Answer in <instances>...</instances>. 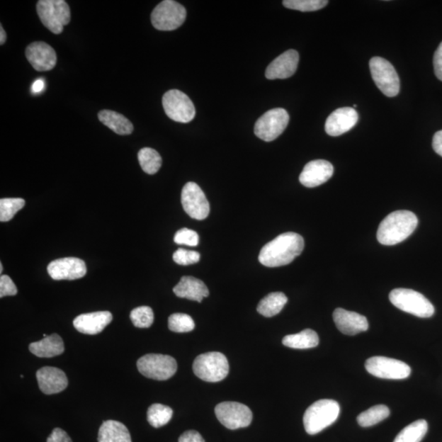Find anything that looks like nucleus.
<instances>
[{
  "label": "nucleus",
  "mask_w": 442,
  "mask_h": 442,
  "mask_svg": "<svg viewBox=\"0 0 442 442\" xmlns=\"http://www.w3.org/2000/svg\"><path fill=\"white\" fill-rule=\"evenodd\" d=\"M304 239L297 233L288 232L278 235L262 247L259 261L266 267H280L290 264L302 254Z\"/></svg>",
  "instance_id": "nucleus-1"
},
{
  "label": "nucleus",
  "mask_w": 442,
  "mask_h": 442,
  "mask_svg": "<svg viewBox=\"0 0 442 442\" xmlns=\"http://www.w3.org/2000/svg\"><path fill=\"white\" fill-rule=\"evenodd\" d=\"M418 223V218L413 212L397 210L382 221L377 232L378 241L386 246L402 243L414 233Z\"/></svg>",
  "instance_id": "nucleus-2"
},
{
  "label": "nucleus",
  "mask_w": 442,
  "mask_h": 442,
  "mask_svg": "<svg viewBox=\"0 0 442 442\" xmlns=\"http://www.w3.org/2000/svg\"><path fill=\"white\" fill-rule=\"evenodd\" d=\"M340 405L334 400L324 399L314 402L305 412V430L310 435H315L329 427L338 419Z\"/></svg>",
  "instance_id": "nucleus-3"
},
{
  "label": "nucleus",
  "mask_w": 442,
  "mask_h": 442,
  "mask_svg": "<svg viewBox=\"0 0 442 442\" xmlns=\"http://www.w3.org/2000/svg\"><path fill=\"white\" fill-rule=\"evenodd\" d=\"M389 299L397 308L419 318H429L435 312L434 305L423 294L412 289H394L389 294Z\"/></svg>",
  "instance_id": "nucleus-4"
},
{
  "label": "nucleus",
  "mask_w": 442,
  "mask_h": 442,
  "mask_svg": "<svg viewBox=\"0 0 442 442\" xmlns=\"http://www.w3.org/2000/svg\"><path fill=\"white\" fill-rule=\"evenodd\" d=\"M193 370L200 380L217 382L228 376L230 366L224 354L212 351L198 356L193 362Z\"/></svg>",
  "instance_id": "nucleus-5"
},
{
  "label": "nucleus",
  "mask_w": 442,
  "mask_h": 442,
  "mask_svg": "<svg viewBox=\"0 0 442 442\" xmlns=\"http://www.w3.org/2000/svg\"><path fill=\"white\" fill-rule=\"evenodd\" d=\"M36 9L41 23L54 34L62 33L70 23V8L64 0H40Z\"/></svg>",
  "instance_id": "nucleus-6"
},
{
  "label": "nucleus",
  "mask_w": 442,
  "mask_h": 442,
  "mask_svg": "<svg viewBox=\"0 0 442 442\" xmlns=\"http://www.w3.org/2000/svg\"><path fill=\"white\" fill-rule=\"evenodd\" d=\"M141 375L151 380L164 381L175 375L177 363L173 357L162 354H147L137 361Z\"/></svg>",
  "instance_id": "nucleus-7"
},
{
  "label": "nucleus",
  "mask_w": 442,
  "mask_h": 442,
  "mask_svg": "<svg viewBox=\"0 0 442 442\" xmlns=\"http://www.w3.org/2000/svg\"><path fill=\"white\" fill-rule=\"evenodd\" d=\"M186 16V9L182 4L173 0H165L154 9L151 21L157 30L171 31L181 28Z\"/></svg>",
  "instance_id": "nucleus-8"
},
{
  "label": "nucleus",
  "mask_w": 442,
  "mask_h": 442,
  "mask_svg": "<svg viewBox=\"0 0 442 442\" xmlns=\"http://www.w3.org/2000/svg\"><path fill=\"white\" fill-rule=\"evenodd\" d=\"M167 117L176 123H188L196 118V110L192 100L178 89L167 91L162 98Z\"/></svg>",
  "instance_id": "nucleus-9"
},
{
  "label": "nucleus",
  "mask_w": 442,
  "mask_h": 442,
  "mask_svg": "<svg viewBox=\"0 0 442 442\" xmlns=\"http://www.w3.org/2000/svg\"><path fill=\"white\" fill-rule=\"evenodd\" d=\"M373 80L387 97L397 96L400 92L398 74L391 62L380 57H373L370 62Z\"/></svg>",
  "instance_id": "nucleus-10"
},
{
  "label": "nucleus",
  "mask_w": 442,
  "mask_h": 442,
  "mask_svg": "<svg viewBox=\"0 0 442 442\" xmlns=\"http://www.w3.org/2000/svg\"><path fill=\"white\" fill-rule=\"evenodd\" d=\"M289 115L285 109L273 108L268 110L257 120L254 132L258 138L271 142L282 135L287 128Z\"/></svg>",
  "instance_id": "nucleus-11"
},
{
  "label": "nucleus",
  "mask_w": 442,
  "mask_h": 442,
  "mask_svg": "<svg viewBox=\"0 0 442 442\" xmlns=\"http://www.w3.org/2000/svg\"><path fill=\"white\" fill-rule=\"evenodd\" d=\"M366 368L373 376L385 380H404L412 373V368L405 363L384 356L370 358L366 363Z\"/></svg>",
  "instance_id": "nucleus-12"
},
{
  "label": "nucleus",
  "mask_w": 442,
  "mask_h": 442,
  "mask_svg": "<svg viewBox=\"0 0 442 442\" xmlns=\"http://www.w3.org/2000/svg\"><path fill=\"white\" fill-rule=\"evenodd\" d=\"M215 413L220 422L230 430L249 427L252 420L251 409L239 402L220 403L215 407Z\"/></svg>",
  "instance_id": "nucleus-13"
},
{
  "label": "nucleus",
  "mask_w": 442,
  "mask_h": 442,
  "mask_svg": "<svg viewBox=\"0 0 442 442\" xmlns=\"http://www.w3.org/2000/svg\"><path fill=\"white\" fill-rule=\"evenodd\" d=\"M181 203L183 210L193 219L203 220L209 215V203L202 188L196 183L188 182L184 186Z\"/></svg>",
  "instance_id": "nucleus-14"
},
{
  "label": "nucleus",
  "mask_w": 442,
  "mask_h": 442,
  "mask_svg": "<svg viewBox=\"0 0 442 442\" xmlns=\"http://www.w3.org/2000/svg\"><path fill=\"white\" fill-rule=\"evenodd\" d=\"M85 261L76 257L61 258L48 266L50 276L55 280H75L86 275Z\"/></svg>",
  "instance_id": "nucleus-15"
},
{
  "label": "nucleus",
  "mask_w": 442,
  "mask_h": 442,
  "mask_svg": "<svg viewBox=\"0 0 442 442\" xmlns=\"http://www.w3.org/2000/svg\"><path fill=\"white\" fill-rule=\"evenodd\" d=\"M26 57L34 69L38 72H48L56 66V52L45 42L31 43L26 50Z\"/></svg>",
  "instance_id": "nucleus-16"
},
{
  "label": "nucleus",
  "mask_w": 442,
  "mask_h": 442,
  "mask_svg": "<svg viewBox=\"0 0 442 442\" xmlns=\"http://www.w3.org/2000/svg\"><path fill=\"white\" fill-rule=\"evenodd\" d=\"M334 168L328 161L314 160L305 166L299 181L302 186L314 188L327 182L333 176Z\"/></svg>",
  "instance_id": "nucleus-17"
},
{
  "label": "nucleus",
  "mask_w": 442,
  "mask_h": 442,
  "mask_svg": "<svg viewBox=\"0 0 442 442\" xmlns=\"http://www.w3.org/2000/svg\"><path fill=\"white\" fill-rule=\"evenodd\" d=\"M359 119L355 108H341L334 110L326 120L325 131L330 136L344 135L354 128Z\"/></svg>",
  "instance_id": "nucleus-18"
},
{
  "label": "nucleus",
  "mask_w": 442,
  "mask_h": 442,
  "mask_svg": "<svg viewBox=\"0 0 442 442\" xmlns=\"http://www.w3.org/2000/svg\"><path fill=\"white\" fill-rule=\"evenodd\" d=\"M40 391L46 395H52L64 391L68 385L65 373L55 367L46 366L36 372Z\"/></svg>",
  "instance_id": "nucleus-19"
},
{
  "label": "nucleus",
  "mask_w": 442,
  "mask_h": 442,
  "mask_svg": "<svg viewBox=\"0 0 442 442\" xmlns=\"http://www.w3.org/2000/svg\"><path fill=\"white\" fill-rule=\"evenodd\" d=\"M298 62L299 54L296 50L284 52L268 66L266 76L269 80L291 77L298 69Z\"/></svg>",
  "instance_id": "nucleus-20"
},
{
  "label": "nucleus",
  "mask_w": 442,
  "mask_h": 442,
  "mask_svg": "<svg viewBox=\"0 0 442 442\" xmlns=\"http://www.w3.org/2000/svg\"><path fill=\"white\" fill-rule=\"evenodd\" d=\"M333 317L336 328L344 334L353 336L368 329L366 317L356 312L338 308L334 310Z\"/></svg>",
  "instance_id": "nucleus-21"
},
{
  "label": "nucleus",
  "mask_w": 442,
  "mask_h": 442,
  "mask_svg": "<svg viewBox=\"0 0 442 442\" xmlns=\"http://www.w3.org/2000/svg\"><path fill=\"white\" fill-rule=\"evenodd\" d=\"M113 314L109 312H97L79 315L73 321L74 327L84 334L96 335L112 322Z\"/></svg>",
  "instance_id": "nucleus-22"
},
{
  "label": "nucleus",
  "mask_w": 442,
  "mask_h": 442,
  "mask_svg": "<svg viewBox=\"0 0 442 442\" xmlns=\"http://www.w3.org/2000/svg\"><path fill=\"white\" fill-rule=\"evenodd\" d=\"M173 292L178 298L198 302H202L204 298L209 296L206 284L198 278L191 276L182 277L181 281L173 288Z\"/></svg>",
  "instance_id": "nucleus-23"
},
{
  "label": "nucleus",
  "mask_w": 442,
  "mask_h": 442,
  "mask_svg": "<svg viewBox=\"0 0 442 442\" xmlns=\"http://www.w3.org/2000/svg\"><path fill=\"white\" fill-rule=\"evenodd\" d=\"M29 350L33 355L40 358H51L64 352V344L57 334L47 336L43 339L30 344Z\"/></svg>",
  "instance_id": "nucleus-24"
},
{
  "label": "nucleus",
  "mask_w": 442,
  "mask_h": 442,
  "mask_svg": "<svg viewBox=\"0 0 442 442\" xmlns=\"http://www.w3.org/2000/svg\"><path fill=\"white\" fill-rule=\"evenodd\" d=\"M98 442H132L130 431L118 421H104L98 435Z\"/></svg>",
  "instance_id": "nucleus-25"
},
{
  "label": "nucleus",
  "mask_w": 442,
  "mask_h": 442,
  "mask_svg": "<svg viewBox=\"0 0 442 442\" xmlns=\"http://www.w3.org/2000/svg\"><path fill=\"white\" fill-rule=\"evenodd\" d=\"M98 119L110 130L120 135H128L133 132L134 126L130 120L114 110H103L98 113Z\"/></svg>",
  "instance_id": "nucleus-26"
},
{
  "label": "nucleus",
  "mask_w": 442,
  "mask_h": 442,
  "mask_svg": "<svg viewBox=\"0 0 442 442\" xmlns=\"http://www.w3.org/2000/svg\"><path fill=\"white\" fill-rule=\"evenodd\" d=\"M282 343L293 349H309L317 346L319 339L317 332L305 329L298 334L284 336Z\"/></svg>",
  "instance_id": "nucleus-27"
},
{
  "label": "nucleus",
  "mask_w": 442,
  "mask_h": 442,
  "mask_svg": "<svg viewBox=\"0 0 442 442\" xmlns=\"http://www.w3.org/2000/svg\"><path fill=\"white\" fill-rule=\"evenodd\" d=\"M288 302L286 295L277 292L271 293L258 304L257 312L265 317H273L281 312Z\"/></svg>",
  "instance_id": "nucleus-28"
},
{
  "label": "nucleus",
  "mask_w": 442,
  "mask_h": 442,
  "mask_svg": "<svg viewBox=\"0 0 442 442\" xmlns=\"http://www.w3.org/2000/svg\"><path fill=\"white\" fill-rule=\"evenodd\" d=\"M427 431V421L419 419L405 427L393 442H420Z\"/></svg>",
  "instance_id": "nucleus-29"
},
{
  "label": "nucleus",
  "mask_w": 442,
  "mask_h": 442,
  "mask_svg": "<svg viewBox=\"0 0 442 442\" xmlns=\"http://www.w3.org/2000/svg\"><path fill=\"white\" fill-rule=\"evenodd\" d=\"M390 415V409L386 405L378 404L361 413L357 417V422L363 428L371 427L382 422Z\"/></svg>",
  "instance_id": "nucleus-30"
},
{
  "label": "nucleus",
  "mask_w": 442,
  "mask_h": 442,
  "mask_svg": "<svg viewBox=\"0 0 442 442\" xmlns=\"http://www.w3.org/2000/svg\"><path fill=\"white\" fill-rule=\"evenodd\" d=\"M140 165L143 171L149 175H154L159 171L162 164V157L155 149L144 147L138 154Z\"/></svg>",
  "instance_id": "nucleus-31"
},
{
  "label": "nucleus",
  "mask_w": 442,
  "mask_h": 442,
  "mask_svg": "<svg viewBox=\"0 0 442 442\" xmlns=\"http://www.w3.org/2000/svg\"><path fill=\"white\" fill-rule=\"evenodd\" d=\"M172 416V409L162 404H152L147 412V421L156 429L163 427L169 423Z\"/></svg>",
  "instance_id": "nucleus-32"
},
{
  "label": "nucleus",
  "mask_w": 442,
  "mask_h": 442,
  "mask_svg": "<svg viewBox=\"0 0 442 442\" xmlns=\"http://www.w3.org/2000/svg\"><path fill=\"white\" fill-rule=\"evenodd\" d=\"M25 206L23 198H2L0 200V221L7 222Z\"/></svg>",
  "instance_id": "nucleus-33"
},
{
  "label": "nucleus",
  "mask_w": 442,
  "mask_h": 442,
  "mask_svg": "<svg viewBox=\"0 0 442 442\" xmlns=\"http://www.w3.org/2000/svg\"><path fill=\"white\" fill-rule=\"evenodd\" d=\"M168 327L175 333H188L196 328V323L188 314L176 313L168 319Z\"/></svg>",
  "instance_id": "nucleus-34"
},
{
  "label": "nucleus",
  "mask_w": 442,
  "mask_h": 442,
  "mask_svg": "<svg viewBox=\"0 0 442 442\" xmlns=\"http://www.w3.org/2000/svg\"><path fill=\"white\" fill-rule=\"evenodd\" d=\"M329 1L326 0H284V7L289 9L298 10L301 12H314L324 8Z\"/></svg>",
  "instance_id": "nucleus-35"
},
{
  "label": "nucleus",
  "mask_w": 442,
  "mask_h": 442,
  "mask_svg": "<svg viewBox=\"0 0 442 442\" xmlns=\"http://www.w3.org/2000/svg\"><path fill=\"white\" fill-rule=\"evenodd\" d=\"M130 317L135 327L140 329L151 327L154 321V312L149 307H140L134 309Z\"/></svg>",
  "instance_id": "nucleus-36"
},
{
  "label": "nucleus",
  "mask_w": 442,
  "mask_h": 442,
  "mask_svg": "<svg viewBox=\"0 0 442 442\" xmlns=\"http://www.w3.org/2000/svg\"><path fill=\"white\" fill-rule=\"evenodd\" d=\"M200 254L198 251H189L183 249H178L175 254H173V260L178 265L189 266L196 264L200 261Z\"/></svg>",
  "instance_id": "nucleus-37"
},
{
  "label": "nucleus",
  "mask_w": 442,
  "mask_h": 442,
  "mask_svg": "<svg viewBox=\"0 0 442 442\" xmlns=\"http://www.w3.org/2000/svg\"><path fill=\"white\" fill-rule=\"evenodd\" d=\"M174 241L177 244L196 246L199 244V236L196 231L183 228L177 231Z\"/></svg>",
  "instance_id": "nucleus-38"
},
{
  "label": "nucleus",
  "mask_w": 442,
  "mask_h": 442,
  "mask_svg": "<svg viewBox=\"0 0 442 442\" xmlns=\"http://www.w3.org/2000/svg\"><path fill=\"white\" fill-rule=\"evenodd\" d=\"M17 293L18 288L16 287L12 278L8 276H1L0 277V298L15 296Z\"/></svg>",
  "instance_id": "nucleus-39"
},
{
  "label": "nucleus",
  "mask_w": 442,
  "mask_h": 442,
  "mask_svg": "<svg viewBox=\"0 0 442 442\" xmlns=\"http://www.w3.org/2000/svg\"><path fill=\"white\" fill-rule=\"evenodd\" d=\"M47 442H72V441L64 430L57 428L52 431Z\"/></svg>",
  "instance_id": "nucleus-40"
},
{
  "label": "nucleus",
  "mask_w": 442,
  "mask_h": 442,
  "mask_svg": "<svg viewBox=\"0 0 442 442\" xmlns=\"http://www.w3.org/2000/svg\"><path fill=\"white\" fill-rule=\"evenodd\" d=\"M434 66L436 76L442 81V42L435 52Z\"/></svg>",
  "instance_id": "nucleus-41"
},
{
  "label": "nucleus",
  "mask_w": 442,
  "mask_h": 442,
  "mask_svg": "<svg viewBox=\"0 0 442 442\" xmlns=\"http://www.w3.org/2000/svg\"><path fill=\"white\" fill-rule=\"evenodd\" d=\"M178 442H205V441L198 431L189 430L184 431L178 438Z\"/></svg>",
  "instance_id": "nucleus-42"
},
{
  "label": "nucleus",
  "mask_w": 442,
  "mask_h": 442,
  "mask_svg": "<svg viewBox=\"0 0 442 442\" xmlns=\"http://www.w3.org/2000/svg\"><path fill=\"white\" fill-rule=\"evenodd\" d=\"M433 147L436 154L442 157V130L434 135Z\"/></svg>",
  "instance_id": "nucleus-43"
},
{
  "label": "nucleus",
  "mask_w": 442,
  "mask_h": 442,
  "mask_svg": "<svg viewBox=\"0 0 442 442\" xmlns=\"http://www.w3.org/2000/svg\"><path fill=\"white\" fill-rule=\"evenodd\" d=\"M44 89H45V81L43 80H41V79H40V80H37L34 82L33 85V88H31V91H33V93L34 94H39L43 91Z\"/></svg>",
  "instance_id": "nucleus-44"
},
{
  "label": "nucleus",
  "mask_w": 442,
  "mask_h": 442,
  "mask_svg": "<svg viewBox=\"0 0 442 442\" xmlns=\"http://www.w3.org/2000/svg\"><path fill=\"white\" fill-rule=\"evenodd\" d=\"M6 33H5V30L1 25V26H0V45H3L5 43V41H6Z\"/></svg>",
  "instance_id": "nucleus-45"
},
{
  "label": "nucleus",
  "mask_w": 442,
  "mask_h": 442,
  "mask_svg": "<svg viewBox=\"0 0 442 442\" xmlns=\"http://www.w3.org/2000/svg\"><path fill=\"white\" fill-rule=\"evenodd\" d=\"M0 272L3 273V265L2 263L0 264Z\"/></svg>",
  "instance_id": "nucleus-46"
}]
</instances>
